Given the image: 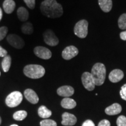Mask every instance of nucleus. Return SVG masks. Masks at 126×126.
<instances>
[{"label": "nucleus", "mask_w": 126, "mask_h": 126, "mask_svg": "<svg viewBox=\"0 0 126 126\" xmlns=\"http://www.w3.org/2000/svg\"><path fill=\"white\" fill-rule=\"evenodd\" d=\"M74 32L77 37L84 39L87 36L88 33V22L86 20H79L75 24Z\"/></svg>", "instance_id": "nucleus-4"}, {"label": "nucleus", "mask_w": 126, "mask_h": 126, "mask_svg": "<svg viewBox=\"0 0 126 126\" xmlns=\"http://www.w3.org/2000/svg\"><path fill=\"white\" fill-rule=\"evenodd\" d=\"M40 11L45 16L50 18H57L63 14V7L56 0H45L41 3Z\"/></svg>", "instance_id": "nucleus-1"}, {"label": "nucleus", "mask_w": 126, "mask_h": 126, "mask_svg": "<svg viewBox=\"0 0 126 126\" xmlns=\"http://www.w3.org/2000/svg\"><path fill=\"white\" fill-rule=\"evenodd\" d=\"M17 16L20 21L26 22L29 19V12L25 7H19L17 10Z\"/></svg>", "instance_id": "nucleus-19"}, {"label": "nucleus", "mask_w": 126, "mask_h": 126, "mask_svg": "<svg viewBox=\"0 0 126 126\" xmlns=\"http://www.w3.org/2000/svg\"><path fill=\"white\" fill-rule=\"evenodd\" d=\"M21 31L23 33L26 34H32L33 33V26L30 22H25L21 27Z\"/></svg>", "instance_id": "nucleus-21"}, {"label": "nucleus", "mask_w": 126, "mask_h": 126, "mask_svg": "<svg viewBox=\"0 0 126 126\" xmlns=\"http://www.w3.org/2000/svg\"><path fill=\"white\" fill-rule=\"evenodd\" d=\"M1 117H0V124H1Z\"/></svg>", "instance_id": "nucleus-36"}, {"label": "nucleus", "mask_w": 126, "mask_h": 126, "mask_svg": "<svg viewBox=\"0 0 126 126\" xmlns=\"http://www.w3.org/2000/svg\"><path fill=\"white\" fill-rule=\"evenodd\" d=\"M2 18V9H1V8H0V21H1Z\"/></svg>", "instance_id": "nucleus-34"}, {"label": "nucleus", "mask_w": 126, "mask_h": 126, "mask_svg": "<svg viewBox=\"0 0 126 126\" xmlns=\"http://www.w3.org/2000/svg\"><path fill=\"white\" fill-rule=\"evenodd\" d=\"M124 73L123 71L119 69H115L110 72L109 75V79L111 82L116 83L120 81L123 78Z\"/></svg>", "instance_id": "nucleus-12"}, {"label": "nucleus", "mask_w": 126, "mask_h": 126, "mask_svg": "<svg viewBox=\"0 0 126 126\" xmlns=\"http://www.w3.org/2000/svg\"><path fill=\"white\" fill-rule=\"evenodd\" d=\"M117 126H126V117L124 116H120L118 117L116 121Z\"/></svg>", "instance_id": "nucleus-26"}, {"label": "nucleus", "mask_w": 126, "mask_h": 126, "mask_svg": "<svg viewBox=\"0 0 126 126\" xmlns=\"http://www.w3.org/2000/svg\"><path fill=\"white\" fill-rule=\"evenodd\" d=\"M118 25L120 29H126V14H123L119 17Z\"/></svg>", "instance_id": "nucleus-24"}, {"label": "nucleus", "mask_w": 126, "mask_h": 126, "mask_svg": "<svg viewBox=\"0 0 126 126\" xmlns=\"http://www.w3.org/2000/svg\"><path fill=\"white\" fill-rule=\"evenodd\" d=\"M8 29L7 26H2L0 28V41L4 39V37L7 36Z\"/></svg>", "instance_id": "nucleus-27"}, {"label": "nucleus", "mask_w": 126, "mask_h": 126, "mask_svg": "<svg viewBox=\"0 0 126 126\" xmlns=\"http://www.w3.org/2000/svg\"><path fill=\"white\" fill-rule=\"evenodd\" d=\"M23 73L28 78L39 79L45 74V69L43 66L37 64H29L23 68Z\"/></svg>", "instance_id": "nucleus-3"}, {"label": "nucleus", "mask_w": 126, "mask_h": 126, "mask_svg": "<svg viewBox=\"0 0 126 126\" xmlns=\"http://www.w3.org/2000/svg\"><path fill=\"white\" fill-rule=\"evenodd\" d=\"M78 48L74 46H70L65 47L62 52L63 58L65 60H70L72 58L75 57L78 54Z\"/></svg>", "instance_id": "nucleus-10"}, {"label": "nucleus", "mask_w": 126, "mask_h": 126, "mask_svg": "<svg viewBox=\"0 0 126 126\" xmlns=\"http://www.w3.org/2000/svg\"><path fill=\"white\" fill-rule=\"evenodd\" d=\"M57 92L60 96L68 97L74 94V89L71 86H63L58 88Z\"/></svg>", "instance_id": "nucleus-13"}, {"label": "nucleus", "mask_w": 126, "mask_h": 126, "mask_svg": "<svg viewBox=\"0 0 126 126\" xmlns=\"http://www.w3.org/2000/svg\"><path fill=\"white\" fill-rule=\"evenodd\" d=\"M10 126H18L16 125V124H12V125Z\"/></svg>", "instance_id": "nucleus-35"}, {"label": "nucleus", "mask_w": 126, "mask_h": 126, "mask_svg": "<svg viewBox=\"0 0 126 126\" xmlns=\"http://www.w3.org/2000/svg\"><path fill=\"white\" fill-rule=\"evenodd\" d=\"M11 57L10 56H7L4 57L2 61V68L5 72H7L9 70L11 65Z\"/></svg>", "instance_id": "nucleus-22"}, {"label": "nucleus", "mask_w": 126, "mask_h": 126, "mask_svg": "<svg viewBox=\"0 0 126 126\" xmlns=\"http://www.w3.org/2000/svg\"><path fill=\"white\" fill-rule=\"evenodd\" d=\"M120 39H122V40L126 41V31L121 32L120 34Z\"/></svg>", "instance_id": "nucleus-33"}, {"label": "nucleus", "mask_w": 126, "mask_h": 126, "mask_svg": "<svg viewBox=\"0 0 126 126\" xmlns=\"http://www.w3.org/2000/svg\"><path fill=\"white\" fill-rule=\"evenodd\" d=\"M0 76H1V72H0Z\"/></svg>", "instance_id": "nucleus-37"}, {"label": "nucleus", "mask_w": 126, "mask_h": 126, "mask_svg": "<svg viewBox=\"0 0 126 126\" xmlns=\"http://www.w3.org/2000/svg\"><path fill=\"white\" fill-rule=\"evenodd\" d=\"M23 99L22 94L19 91H14L8 95L5 103L9 108H15L21 103Z\"/></svg>", "instance_id": "nucleus-5"}, {"label": "nucleus", "mask_w": 126, "mask_h": 126, "mask_svg": "<svg viewBox=\"0 0 126 126\" xmlns=\"http://www.w3.org/2000/svg\"><path fill=\"white\" fill-rule=\"evenodd\" d=\"M43 39L45 43L50 46H56L59 44V40L51 30H47L43 33Z\"/></svg>", "instance_id": "nucleus-8"}, {"label": "nucleus", "mask_w": 126, "mask_h": 126, "mask_svg": "<svg viewBox=\"0 0 126 126\" xmlns=\"http://www.w3.org/2000/svg\"><path fill=\"white\" fill-rule=\"evenodd\" d=\"M122 108L119 103H114L105 109V113L108 115L113 116L119 114L122 111Z\"/></svg>", "instance_id": "nucleus-15"}, {"label": "nucleus", "mask_w": 126, "mask_h": 126, "mask_svg": "<svg viewBox=\"0 0 126 126\" xmlns=\"http://www.w3.org/2000/svg\"><path fill=\"white\" fill-rule=\"evenodd\" d=\"M40 126H57V123L53 120L45 119L41 121Z\"/></svg>", "instance_id": "nucleus-25"}, {"label": "nucleus", "mask_w": 126, "mask_h": 126, "mask_svg": "<svg viewBox=\"0 0 126 126\" xmlns=\"http://www.w3.org/2000/svg\"><path fill=\"white\" fill-rule=\"evenodd\" d=\"M120 94L121 97L126 101V83L121 87Z\"/></svg>", "instance_id": "nucleus-29"}, {"label": "nucleus", "mask_w": 126, "mask_h": 126, "mask_svg": "<svg viewBox=\"0 0 126 126\" xmlns=\"http://www.w3.org/2000/svg\"><path fill=\"white\" fill-rule=\"evenodd\" d=\"M98 126H110V123L108 120H103L99 122Z\"/></svg>", "instance_id": "nucleus-30"}, {"label": "nucleus", "mask_w": 126, "mask_h": 126, "mask_svg": "<svg viewBox=\"0 0 126 126\" xmlns=\"http://www.w3.org/2000/svg\"><path fill=\"white\" fill-rule=\"evenodd\" d=\"M38 114L40 117L47 119L51 116L52 112L51 110H48L45 106H41L38 109Z\"/></svg>", "instance_id": "nucleus-20"}, {"label": "nucleus", "mask_w": 126, "mask_h": 126, "mask_svg": "<svg viewBox=\"0 0 126 126\" xmlns=\"http://www.w3.org/2000/svg\"><path fill=\"white\" fill-rule=\"evenodd\" d=\"M98 4L104 12H110L113 7L112 0H98Z\"/></svg>", "instance_id": "nucleus-16"}, {"label": "nucleus", "mask_w": 126, "mask_h": 126, "mask_svg": "<svg viewBox=\"0 0 126 126\" xmlns=\"http://www.w3.org/2000/svg\"><path fill=\"white\" fill-rule=\"evenodd\" d=\"M8 52L7 50L3 48L2 47L0 46V57H5L7 56Z\"/></svg>", "instance_id": "nucleus-31"}, {"label": "nucleus", "mask_w": 126, "mask_h": 126, "mask_svg": "<svg viewBox=\"0 0 126 126\" xmlns=\"http://www.w3.org/2000/svg\"><path fill=\"white\" fill-rule=\"evenodd\" d=\"M24 95L26 99L32 104H36L39 102V97L36 93L31 89H27L25 91Z\"/></svg>", "instance_id": "nucleus-14"}, {"label": "nucleus", "mask_w": 126, "mask_h": 126, "mask_svg": "<svg viewBox=\"0 0 126 126\" xmlns=\"http://www.w3.org/2000/svg\"><path fill=\"white\" fill-rule=\"evenodd\" d=\"M61 124L64 126H73L77 123V119L74 114L69 113H64L62 115Z\"/></svg>", "instance_id": "nucleus-11"}, {"label": "nucleus", "mask_w": 126, "mask_h": 126, "mask_svg": "<svg viewBox=\"0 0 126 126\" xmlns=\"http://www.w3.org/2000/svg\"><path fill=\"white\" fill-rule=\"evenodd\" d=\"M33 51L36 56L43 60H48L52 56L51 51L48 48L43 46L36 47Z\"/></svg>", "instance_id": "nucleus-9"}, {"label": "nucleus", "mask_w": 126, "mask_h": 126, "mask_svg": "<svg viewBox=\"0 0 126 126\" xmlns=\"http://www.w3.org/2000/svg\"><path fill=\"white\" fill-rule=\"evenodd\" d=\"M15 2L14 0H5L3 3V8L4 11L8 14L13 12L15 8Z\"/></svg>", "instance_id": "nucleus-17"}, {"label": "nucleus", "mask_w": 126, "mask_h": 126, "mask_svg": "<svg viewBox=\"0 0 126 126\" xmlns=\"http://www.w3.org/2000/svg\"><path fill=\"white\" fill-rule=\"evenodd\" d=\"M81 79L83 86L88 91H92L94 89L95 83L91 73L88 72H83L82 75Z\"/></svg>", "instance_id": "nucleus-7"}, {"label": "nucleus", "mask_w": 126, "mask_h": 126, "mask_svg": "<svg viewBox=\"0 0 126 126\" xmlns=\"http://www.w3.org/2000/svg\"><path fill=\"white\" fill-rule=\"evenodd\" d=\"M28 113L25 110H19V111H16L13 115V118L15 120L21 121L24 120L27 116Z\"/></svg>", "instance_id": "nucleus-23"}, {"label": "nucleus", "mask_w": 126, "mask_h": 126, "mask_svg": "<svg viewBox=\"0 0 126 126\" xmlns=\"http://www.w3.org/2000/svg\"><path fill=\"white\" fill-rule=\"evenodd\" d=\"M82 126H95L94 123L91 120H87L82 124Z\"/></svg>", "instance_id": "nucleus-32"}, {"label": "nucleus", "mask_w": 126, "mask_h": 126, "mask_svg": "<svg viewBox=\"0 0 126 126\" xmlns=\"http://www.w3.org/2000/svg\"><path fill=\"white\" fill-rule=\"evenodd\" d=\"M61 105L63 108L71 109L77 106V103L74 99L69 97H65L61 100Z\"/></svg>", "instance_id": "nucleus-18"}, {"label": "nucleus", "mask_w": 126, "mask_h": 126, "mask_svg": "<svg viewBox=\"0 0 126 126\" xmlns=\"http://www.w3.org/2000/svg\"><path fill=\"white\" fill-rule=\"evenodd\" d=\"M7 42L12 47L17 49L22 48L25 46V42L19 36L15 34H10L7 37Z\"/></svg>", "instance_id": "nucleus-6"}, {"label": "nucleus", "mask_w": 126, "mask_h": 126, "mask_svg": "<svg viewBox=\"0 0 126 126\" xmlns=\"http://www.w3.org/2000/svg\"><path fill=\"white\" fill-rule=\"evenodd\" d=\"M25 4L30 9H33L35 7V0H23Z\"/></svg>", "instance_id": "nucleus-28"}, {"label": "nucleus", "mask_w": 126, "mask_h": 126, "mask_svg": "<svg viewBox=\"0 0 126 126\" xmlns=\"http://www.w3.org/2000/svg\"><path fill=\"white\" fill-rule=\"evenodd\" d=\"M91 74L94 78L95 85H102L106 79V69L105 65L100 63H96L93 66L91 70Z\"/></svg>", "instance_id": "nucleus-2"}]
</instances>
